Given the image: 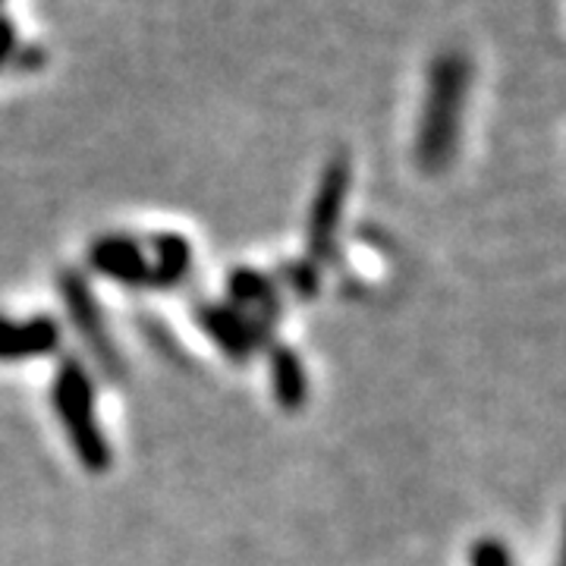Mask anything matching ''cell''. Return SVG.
<instances>
[{"instance_id":"7a4b0ae2","label":"cell","mask_w":566,"mask_h":566,"mask_svg":"<svg viewBox=\"0 0 566 566\" xmlns=\"http://www.w3.org/2000/svg\"><path fill=\"white\" fill-rule=\"evenodd\" d=\"M51 403H54L61 424L66 428L70 447H73L82 469L92 475H104L114 463V450L107 444L104 428L98 422L92 375L76 356H66L57 365L54 385H51Z\"/></svg>"},{"instance_id":"5bb4252c","label":"cell","mask_w":566,"mask_h":566,"mask_svg":"<svg viewBox=\"0 0 566 566\" xmlns=\"http://www.w3.org/2000/svg\"><path fill=\"white\" fill-rule=\"evenodd\" d=\"M0 3H3V0H0Z\"/></svg>"},{"instance_id":"6da1fadb","label":"cell","mask_w":566,"mask_h":566,"mask_svg":"<svg viewBox=\"0 0 566 566\" xmlns=\"http://www.w3.org/2000/svg\"><path fill=\"white\" fill-rule=\"evenodd\" d=\"M469 88H472V61L457 48L441 51L428 70L422 123L416 133V164L431 177L444 174L460 148Z\"/></svg>"},{"instance_id":"52a82bcc","label":"cell","mask_w":566,"mask_h":566,"mask_svg":"<svg viewBox=\"0 0 566 566\" xmlns=\"http://www.w3.org/2000/svg\"><path fill=\"white\" fill-rule=\"evenodd\" d=\"M196 322L205 331V337L221 349L230 363H249V356L262 346L252 322L240 308L223 303L196 305Z\"/></svg>"},{"instance_id":"277c9868","label":"cell","mask_w":566,"mask_h":566,"mask_svg":"<svg viewBox=\"0 0 566 566\" xmlns=\"http://www.w3.org/2000/svg\"><path fill=\"white\" fill-rule=\"evenodd\" d=\"M57 286H61V300L70 312V322L76 327V334L82 337V344L88 346V353L95 356V363L102 368L107 378H120L123 375V356L107 322H104V308L95 296V290L88 286V281L82 277L80 271L66 268L57 274Z\"/></svg>"},{"instance_id":"5b68a950","label":"cell","mask_w":566,"mask_h":566,"mask_svg":"<svg viewBox=\"0 0 566 566\" xmlns=\"http://www.w3.org/2000/svg\"><path fill=\"white\" fill-rule=\"evenodd\" d=\"M227 293L230 305L240 308L245 318L252 322L259 340H268L274 334V327L281 322V290L259 268H233L227 274Z\"/></svg>"},{"instance_id":"7c38bea8","label":"cell","mask_w":566,"mask_h":566,"mask_svg":"<svg viewBox=\"0 0 566 566\" xmlns=\"http://www.w3.org/2000/svg\"><path fill=\"white\" fill-rule=\"evenodd\" d=\"M469 566H516L501 538H479L469 551Z\"/></svg>"},{"instance_id":"8992f818","label":"cell","mask_w":566,"mask_h":566,"mask_svg":"<svg viewBox=\"0 0 566 566\" xmlns=\"http://www.w3.org/2000/svg\"><path fill=\"white\" fill-rule=\"evenodd\" d=\"M88 264L102 277L123 283V286H133V290L151 286V262L133 237H123V233L98 237L88 245Z\"/></svg>"},{"instance_id":"8fae6325","label":"cell","mask_w":566,"mask_h":566,"mask_svg":"<svg viewBox=\"0 0 566 566\" xmlns=\"http://www.w3.org/2000/svg\"><path fill=\"white\" fill-rule=\"evenodd\" d=\"M283 277L290 283V290L303 300H312L318 296V286H322V277H318V264L315 262H293L283 268Z\"/></svg>"},{"instance_id":"4fadbf2b","label":"cell","mask_w":566,"mask_h":566,"mask_svg":"<svg viewBox=\"0 0 566 566\" xmlns=\"http://www.w3.org/2000/svg\"><path fill=\"white\" fill-rule=\"evenodd\" d=\"M13 51H17V25L13 20L0 17V66L13 57Z\"/></svg>"},{"instance_id":"30bf717a","label":"cell","mask_w":566,"mask_h":566,"mask_svg":"<svg viewBox=\"0 0 566 566\" xmlns=\"http://www.w3.org/2000/svg\"><path fill=\"white\" fill-rule=\"evenodd\" d=\"M148 262H151V286L174 290L192 271V245L180 233H158V237H151Z\"/></svg>"},{"instance_id":"9c48e42d","label":"cell","mask_w":566,"mask_h":566,"mask_svg":"<svg viewBox=\"0 0 566 566\" xmlns=\"http://www.w3.org/2000/svg\"><path fill=\"white\" fill-rule=\"evenodd\" d=\"M271 387H274V400L286 412L303 409L308 400V378H305L303 359L293 346L274 344L271 346Z\"/></svg>"},{"instance_id":"3957f363","label":"cell","mask_w":566,"mask_h":566,"mask_svg":"<svg viewBox=\"0 0 566 566\" xmlns=\"http://www.w3.org/2000/svg\"><path fill=\"white\" fill-rule=\"evenodd\" d=\"M349 186H353V164L349 155L340 151L331 161L324 164L322 180L315 189V199L308 208V221H305V245H308V262L322 264L334 259L337 252V233L344 223L346 199H349Z\"/></svg>"},{"instance_id":"ba28073f","label":"cell","mask_w":566,"mask_h":566,"mask_svg":"<svg viewBox=\"0 0 566 566\" xmlns=\"http://www.w3.org/2000/svg\"><path fill=\"white\" fill-rule=\"evenodd\" d=\"M61 349V324L48 315H35L25 322L0 318V363L44 359Z\"/></svg>"}]
</instances>
